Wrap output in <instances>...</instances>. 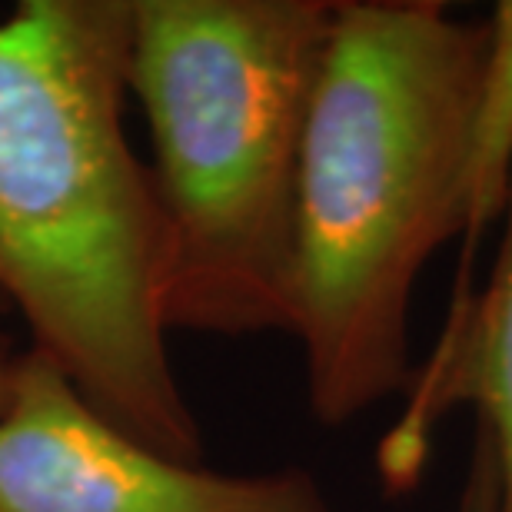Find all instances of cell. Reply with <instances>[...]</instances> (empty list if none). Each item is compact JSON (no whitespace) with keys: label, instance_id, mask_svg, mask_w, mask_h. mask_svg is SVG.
<instances>
[{"label":"cell","instance_id":"6da1fadb","mask_svg":"<svg viewBox=\"0 0 512 512\" xmlns=\"http://www.w3.org/2000/svg\"><path fill=\"white\" fill-rule=\"evenodd\" d=\"M130 24L133 0L0 17V296L107 423L203 463L167 350L160 207L124 133Z\"/></svg>","mask_w":512,"mask_h":512},{"label":"cell","instance_id":"9c48e42d","mask_svg":"<svg viewBox=\"0 0 512 512\" xmlns=\"http://www.w3.org/2000/svg\"><path fill=\"white\" fill-rule=\"evenodd\" d=\"M0 306H4V296H0Z\"/></svg>","mask_w":512,"mask_h":512},{"label":"cell","instance_id":"5b68a950","mask_svg":"<svg viewBox=\"0 0 512 512\" xmlns=\"http://www.w3.org/2000/svg\"><path fill=\"white\" fill-rule=\"evenodd\" d=\"M403 416L386 433L376 469L389 493L419 483L429 436L449 406L469 403L476 426L493 443L499 473V512H512V183L503 210V240L486 286L459 293L449 323L426 366L413 370Z\"/></svg>","mask_w":512,"mask_h":512},{"label":"cell","instance_id":"52a82bcc","mask_svg":"<svg viewBox=\"0 0 512 512\" xmlns=\"http://www.w3.org/2000/svg\"><path fill=\"white\" fill-rule=\"evenodd\" d=\"M453 512H499L496 456H493V443H489L483 426H476L473 449H469V459H466V476H463V486H459Z\"/></svg>","mask_w":512,"mask_h":512},{"label":"cell","instance_id":"ba28073f","mask_svg":"<svg viewBox=\"0 0 512 512\" xmlns=\"http://www.w3.org/2000/svg\"><path fill=\"white\" fill-rule=\"evenodd\" d=\"M20 360H24V350H17V346L0 333V416H4L10 403H14Z\"/></svg>","mask_w":512,"mask_h":512},{"label":"cell","instance_id":"8992f818","mask_svg":"<svg viewBox=\"0 0 512 512\" xmlns=\"http://www.w3.org/2000/svg\"><path fill=\"white\" fill-rule=\"evenodd\" d=\"M483 64L476 80L466 173V237H479L503 217L512 183V0H499L483 20Z\"/></svg>","mask_w":512,"mask_h":512},{"label":"cell","instance_id":"7a4b0ae2","mask_svg":"<svg viewBox=\"0 0 512 512\" xmlns=\"http://www.w3.org/2000/svg\"><path fill=\"white\" fill-rule=\"evenodd\" d=\"M483 40V20L443 0H336L303 143L290 326L323 426L413 380L419 273L466 230Z\"/></svg>","mask_w":512,"mask_h":512},{"label":"cell","instance_id":"3957f363","mask_svg":"<svg viewBox=\"0 0 512 512\" xmlns=\"http://www.w3.org/2000/svg\"><path fill=\"white\" fill-rule=\"evenodd\" d=\"M336 0H133L167 333L293 326L300 167Z\"/></svg>","mask_w":512,"mask_h":512},{"label":"cell","instance_id":"277c9868","mask_svg":"<svg viewBox=\"0 0 512 512\" xmlns=\"http://www.w3.org/2000/svg\"><path fill=\"white\" fill-rule=\"evenodd\" d=\"M0 512H336L300 466L217 473L180 463L107 423L64 370L24 350L0 416Z\"/></svg>","mask_w":512,"mask_h":512}]
</instances>
